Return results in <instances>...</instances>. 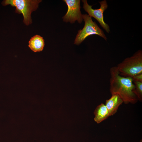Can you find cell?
Wrapping results in <instances>:
<instances>
[{
    "mask_svg": "<svg viewBox=\"0 0 142 142\" xmlns=\"http://www.w3.org/2000/svg\"><path fill=\"white\" fill-rule=\"evenodd\" d=\"M67 4L68 11L63 17V21L66 22H69L71 23H74L77 21L81 23L83 21L82 14L80 11V0H63Z\"/></svg>",
    "mask_w": 142,
    "mask_h": 142,
    "instance_id": "6",
    "label": "cell"
},
{
    "mask_svg": "<svg viewBox=\"0 0 142 142\" xmlns=\"http://www.w3.org/2000/svg\"><path fill=\"white\" fill-rule=\"evenodd\" d=\"M28 46L34 52L42 51L44 45V41L43 38L38 35L32 37L29 42Z\"/></svg>",
    "mask_w": 142,
    "mask_h": 142,
    "instance_id": "9",
    "label": "cell"
},
{
    "mask_svg": "<svg viewBox=\"0 0 142 142\" xmlns=\"http://www.w3.org/2000/svg\"><path fill=\"white\" fill-rule=\"evenodd\" d=\"M135 85L133 92L137 96L138 100H142V81H133Z\"/></svg>",
    "mask_w": 142,
    "mask_h": 142,
    "instance_id": "10",
    "label": "cell"
},
{
    "mask_svg": "<svg viewBox=\"0 0 142 142\" xmlns=\"http://www.w3.org/2000/svg\"><path fill=\"white\" fill-rule=\"evenodd\" d=\"M110 72V91L111 95H118L126 104L136 103L138 99L133 92L135 85L132 78L121 76L116 66L111 67Z\"/></svg>",
    "mask_w": 142,
    "mask_h": 142,
    "instance_id": "1",
    "label": "cell"
},
{
    "mask_svg": "<svg viewBox=\"0 0 142 142\" xmlns=\"http://www.w3.org/2000/svg\"><path fill=\"white\" fill-rule=\"evenodd\" d=\"M94 120L99 124L107 119L110 115L105 104L102 103L96 107L94 111Z\"/></svg>",
    "mask_w": 142,
    "mask_h": 142,
    "instance_id": "8",
    "label": "cell"
},
{
    "mask_svg": "<svg viewBox=\"0 0 142 142\" xmlns=\"http://www.w3.org/2000/svg\"><path fill=\"white\" fill-rule=\"evenodd\" d=\"M111 95L110 98L106 100L105 104L110 116L113 115L116 113L119 106L123 103L122 100L118 95Z\"/></svg>",
    "mask_w": 142,
    "mask_h": 142,
    "instance_id": "7",
    "label": "cell"
},
{
    "mask_svg": "<svg viewBox=\"0 0 142 142\" xmlns=\"http://www.w3.org/2000/svg\"><path fill=\"white\" fill-rule=\"evenodd\" d=\"M83 19L85 24L83 28L79 30L74 43L79 45L89 36L97 35L106 40L107 38L103 30L97 25L96 23L93 21L92 17L87 14H82Z\"/></svg>",
    "mask_w": 142,
    "mask_h": 142,
    "instance_id": "4",
    "label": "cell"
},
{
    "mask_svg": "<svg viewBox=\"0 0 142 142\" xmlns=\"http://www.w3.org/2000/svg\"><path fill=\"white\" fill-rule=\"evenodd\" d=\"M140 142H142V140H141L140 141Z\"/></svg>",
    "mask_w": 142,
    "mask_h": 142,
    "instance_id": "12",
    "label": "cell"
},
{
    "mask_svg": "<svg viewBox=\"0 0 142 142\" xmlns=\"http://www.w3.org/2000/svg\"><path fill=\"white\" fill-rule=\"evenodd\" d=\"M132 78L133 81H142V73L135 75Z\"/></svg>",
    "mask_w": 142,
    "mask_h": 142,
    "instance_id": "11",
    "label": "cell"
},
{
    "mask_svg": "<svg viewBox=\"0 0 142 142\" xmlns=\"http://www.w3.org/2000/svg\"><path fill=\"white\" fill-rule=\"evenodd\" d=\"M40 0H6L3 2L4 5L10 4L16 7V12L22 13L24 17L23 22L28 25L32 23L31 13L38 7Z\"/></svg>",
    "mask_w": 142,
    "mask_h": 142,
    "instance_id": "3",
    "label": "cell"
},
{
    "mask_svg": "<svg viewBox=\"0 0 142 142\" xmlns=\"http://www.w3.org/2000/svg\"><path fill=\"white\" fill-rule=\"evenodd\" d=\"M83 3V8L89 16L93 17L99 23L100 26L107 33L110 31L108 25L105 23L104 19L103 13L108 7L107 2L105 0L99 2L100 4L99 8L94 9L92 8V6L89 5L86 0L82 1Z\"/></svg>",
    "mask_w": 142,
    "mask_h": 142,
    "instance_id": "5",
    "label": "cell"
},
{
    "mask_svg": "<svg viewBox=\"0 0 142 142\" xmlns=\"http://www.w3.org/2000/svg\"><path fill=\"white\" fill-rule=\"evenodd\" d=\"M120 74L132 77L142 73V51L138 50L130 57L125 59L116 66Z\"/></svg>",
    "mask_w": 142,
    "mask_h": 142,
    "instance_id": "2",
    "label": "cell"
}]
</instances>
